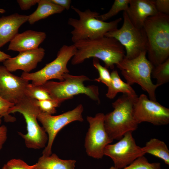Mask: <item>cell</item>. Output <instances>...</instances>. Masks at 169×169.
<instances>
[{"label": "cell", "instance_id": "32", "mask_svg": "<svg viewBox=\"0 0 169 169\" xmlns=\"http://www.w3.org/2000/svg\"><path fill=\"white\" fill-rule=\"evenodd\" d=\"M39 0H18L17 1L20 8L22 10H27L38 3Z\"/></svg>", "mask_w": 169, "mask_h": 169}, {"label": "cell", "instance_id": "4", "mask_svg": "<svg viewBox=\"0 0 169 169\" xmlns=\"http://www.w3.org/2000/svg\"><path fill=\"white\" fill-rule=\"evenodd\" d=\"M78 15L79 19H69L68 23L72 27L71 31V40L73 43L86 39H94L105 36L107 33L117 28L121 18L110 22L100 20L96 17L99 15L98 12L88 9L80 10L73 6H71Z\"/></svg>", "mask_w": 169, "mask_h": 169}, {"label": "cell", "instance_id": "20", "mask_svg": "<svg viewBox=\"0 0 169 169\" xmlns=\"http://www.w3.org/2000/svg\"><path fill=\"white\" fill-rule=\"evenodd\" d=\"M76 161L60 159L55 153L49 156L42 155L36 164L37 169H75Z\"/></svg>", "mask_w": 169, "mask_h": 169}, {"label": "cell", "instance_id": "37", "mask_svg": "<svg viewBox=\"0 0 169 169\" xmlns=\"http://www.w3.org/2000/svg\"><path fill=\"white\" fill-rule=\"evenodd\" d=\"M2 169H5V166L4 165V166H3V167Z\"/></svg>", "mask_w": 169, "mask_h": 169}, {"label": "cell", "instance_id": "25", "mask_svg": "<svg viewBox=\"0 0 169 169\" xmlns=\"http://www.w3.org/2000/svg\"><path fill=\"white\" fill-rule=\"evenodd\" d=\"M130 0H115L111 8L106 13L97 16V19L105 21L116 15L120 12H126L127 10Z\"/></svg>", "mask_w": 169, "mask_h": 169}, {"label": "cell", "instance_id": "6", "mask_svg": "<svg viewBox=\"0 0 169 169\" xmlns=\"http://www.w3.org/2000/svg\"><path fill=\"white\" fill-rule=\"evenodd\" d=\"M146 52L138 57L128 59L124 58L116 65L121 71L126 83L131 85L136 83L148 93L150 100L156 101V90L158 86L153 83L151 73L154 66L146 57Z\"/></svg>", "mask_w": 169, "mask_h": 169}, {"label": "cell", "instance_id": "22", "mask_svg": "<svg viewBox=\"0 0 169 169\" xmlns=\"http://www.w3.org/2000/svg\"><path fill=\"white\" fill-rule=\"evenodd\" d=\"M142 147L145 154L148 153L154 156L169 165V150L163 141L155 138H151Z\"/></svg>", "mask_w": 169, "mask_h": 169}, {"label": "cell", "instance_id": "21", "mask_svg": "<svg viewBox=\"0 0 169 169\" xmlns=\"http://www.w3.org/2000/svg\"><path fill=\"white\" fill-rule=\"evenodd\" d=\"M110 74L111 82L108 87L107 91L106 94L107 98L113 99L119 92L132 97L138 96L131 85L121 80L117 70H113Z\"/></svg>", "mask_w": 169, "mask_h": 169}, {"label": "cell", "instance_id": "28", "mask_svg": "<svg viewBox=\"0 0 169 169\" xmlns=\"http://www.w3.org/2000/svg\"><path fill=\"white\" fill-rule=\"evenodd\" d=\"M93 65L97 70L99 73V77L94 80L101 82L108 87L111 82L110 74L107 68L101 65L99 59L94 58L93 61Z\"/></svg>", "mask_w": 169, "mask_h": 169}, {"label": "cell", "instance_id": "11", "mask_svg": "<svg viewBox=\"0 0 169 169\" xmlns=\"http://www.w3.org/2000/svg\"><path fill=\"white\" fill-rule=\"evenodd\" d=\"M105 115L101 113L94 117L88 116L89 125L84 141V147L88 156L100 159L104 156L105 147L113 141L107 134L104 125Z\"/></svg>", "mask_w": 169, "mask_h": 169}, {"label": "cell", "instance_id": "29", "mask_svg": "<svg viewBox=\"0 0 169 169\" xmlns=\"http://www.w3.org/2000/svg\"><path fill=\"white\" fill-rule=\"evenodd\" d=\"M15 105L4 100L0 97V125L2 122L1 118L4 117L6 122H13L16 119L9 114L10 109Z\"/></svg>", "mask_w": 169, "mask_h": 169}, {"label": "cell", "instance_id": "19", "mask_svg": "<svg viewBox=\"0 0 169 169\" xmlns=\"http://www.w3.org/2000/svg\"><path fill=\"white\" fill-rule=\"evenodd\" d=\"M38 3V7L36 10L28 16V21L30 24L51 15L60 13L65 10L50 0H39Z\"/></svg>", "mask_w": 169, "mask_h": 169}, {"label": "cell", "instance_id": "34", "mask_svg": "<svg viewBox=\"0 0 169 169\" xmlns=\"http://www.w3.org/2000/svg\"><path fill=\"white\" fill-rule=\"evenodd\" d=\"M54 3L59 6L66 10L69 9L71 2L70 0H50Z\"/></svg>", "mask_w": 169, "mask_h": 169}, {"label": "cell", "instance_id": "24", "mask_svg": "<svg viewBox=\"0 0 169 169\" xmlns=\"http://www.w3.org/2000/svg\"><path fill=\"white\" fill-rule=\"evenodd\" d=\"M25 93L26 96L38 100L53 99L42 85L29 83L26 88Z\"/></svg>", "mask_w": 169, "mask_h": 169}, {"label": "cell", "instance_id": "12", "mask_svg": "<svg viewBox=\"0 0 169 169\" xmlns=\"http://www.w3.org/2000/svg\"><path fill=\"white\" fill-rule=\"evenodd\" d=\"M104 154L111 159L114 166L118 169L126 166L145 154L142 147L136 144L131 132L126 133L116 143L108 145Z\"/></svg>", "mask_w": 169, "mask_h": 169}, {"label": "cell", "instance_id": "18", "mask_svg": "<svg viewBox=\"0 0 169 169\" xmlns=\"http://www.w3.org/2000/svg\"><path fill=\"white\" fill-rule=\"evenodd\" d=\"M28 17L15 13L0 18V48L18 33L19 28L28 21Z\"/></svg>", "mask_w": 169, "mask_h": 169}, {"label": "cell", "instance_id": "36", "mask_svg": "<svg viewBox=\"0 0 169 169\" xmlns=\"http://www.w3.org/2000/svg\"><path fill=\"white\" fill-rule=\"evenodd\" d=\"M5 12V11L4 9L0 8V13H3Z\"/></svg>", "mask_w": 169, "mask_h": 169}, {"label": "cell", "instance_id": "31", "mask_svg": "<svg viewBox=\"0 0 169 169\" xmlns=\"http://www.w3.org/2000/svg\"><path fill=\"white\" fill-rule=\"evenodd\" d=\"M154 2L156 8L158 13L169 15V0H154Z\"/></svg>", "mask_w": 169, "mask_h": 169}, {"label": "cell", "instance_id": "15", "mask_svg": "<svg viewBox=\"0 0 169 169\" xmlns=\"http://www.w3.org/2000/svg\"><path fill=\"white\" fill-rule=\"evenodd\" d=\"M45 54L42 48L19 52L16 56L11 57L3 62V66L10 72L18 70L29 73L41 62Z\"/></svg>", "mask_w": 169, "mask_h": 169}, {"label": "cell", "instance_id": "2", "mask_svg": "<svg viewBox=\"0 0 169 169\" xmlns=\"http://www.w3.org/2000/svg\"><path fill=\"white\" fill-rule=\"evenodd\" d=\"M143 28L147 38L148 60L155 67L169 58V15L159 13L148 17Z\"/></svg>", "mask_w": 169, "mask_h": 169}, {"label": "cell", "instance_id": "9", "mask_svg": "<svg viewBox=\"0 0 169 169\" xmlns=\"http://www.w3.org/2000/svg\"><path fill=\"white\" fill-rule=\"evenodd\" d=\"M123 23L122 27L106 33L105 36L117 40L125 49V58L132 59L142 52H146L147 41L143 28L136 27L131 23L125 11L123 13Z\"/></svg>", "mask_w": 169, "mask_h": 169}, {"label": "cell", "instance_id": "13", "mask_svg": "<svg viewBox=\"0 0 169 169\" xmlns=\"http://www.w3.org/2000/svg\"><path fill=\"white\" fill-rule=\"evenodd\" d=\"M133 113L138 124L148 122L155 125H162L169 123V109L156 101L149 99L144 94L135 99Z\"/></svg>", "mask_w": 169, "mask_h": 169}, {"label": "cell", "instance_id": "7", "mask_svg": "<svg viewBox=\"0 0 169 169\" xmlns=\"http://www.w3.org/2000/svg\"><path fill=\"white\" fill-rule=\"evenodd\" d=\"M89 80L83 75L75 76L67 73L63 81H48L42 85L53 99L67 100L72 99L74 95L83 94L100 103L98 87L93 85L85 86L84 84V82Z\"/></svg>", "mask_w": 169, "mask_h": 169}, {"label": "cell", "instance_id": "1", "mask_svg": "<svg viewBox=\"0 0 169 169\" xmlns=\"http://www.w3.org/2000/svg\"><path fill=\"white\" fill-rule=\"evenodd\" d=\"M73 44L76 51L71 59L73 65L93 57L102 60L107 68L113 69L125 57L124 47L115 38L105 36L94 39L78 41Z\"/></svg>", "mask_w": 169, "mask_h": 169}, {"label": "cell", "instance_id": "35", "mask_svg": "<svg viewBox=\"0 0 169 169\" xmlns=\"http://www.w3.org/2000/svg\"><path fill=\"white\" fill-rule=\"evenodd\" d=\"M11 57L10 55L0 50V62H3Z\"/></svg>", "mask_w": 169, "mask_h": 169}, {"label": "cell", "instance_id": "17", "mask_svg": "<svg viewBox=\"0 0 169 169\" xmlns=\"http://www.w3.org/2000/svg\"><path fill=\"white\" fill-rule=\"evenodd\" d=\"M46 38L44 32L28 30L18 33L10 41L8 50L21 52L35 49Z\"/></svg>", "mask_w": 169, "mask_h": 169}, {"label": "cell", "instance_id": "16", "mask_svg": "<svg viewBox=\"0 0 169 169\" xmlns=\"http://www.w3.org/2000/svg\"><path fill=\"white\" fill-rule=\"evenodd\" d=\"M126 12L132 24L138 28H143L145 21L148 17L159 13L154 0H130Z\"/></svg>", "mask_w": 169, "mask_h": 169}, {"label": "cell", "instance_id": "30", "mask_svg": "<svg viewBox=\"0 0 169 169\" xmlns=\"http://www.w3.org/2000/svg\"><path fill=\"white\" fill-rule=\"evenodd\" d=\"M4 165L5 169H37L36 164L29 165L20 159H11Z\"/></svg>", "mask_w": 169, "mask_h": 169}, {"label": "cell", "instance_id": "26", "mask_svg": "<svg viewBox=\"0 0 169 169\" xmlns=\"http://www.w3.org/2000/svg\"><path fill=\"white\" fill-rule=\"evenodd\" d=\"M161 163L159 162L150 163L143 156L140 157L126 166L121 169L112 166L108 169H161Z\"/></svg>", "mask_w": 169, "mask_h": 169}, {"label": "cell", "instance_id": "14", "mask_svg": "<svg viewBox=\"0 0 169 169\" xmlns=\"http://www.w3.org/2000/svg\"><path fill=\"white\" fill-rule=\"evenodd\" d=\"M28 81L11 73L0 66V97L7 101L17 104L26 96L25 91Z\"/></svg>", "mask_w": 169, "mask_h": 169}, {"label": "cell", "instance_id": "10", "mask_svg": "<svg viewBox=\"0 0 169 169\" xmlns=\"http://www.w3.org/2000/svg\"><path fill=\"white\" fill-rule=\"evenodd\" d=\"M83 110V105L79 104L73 110L57 115L40 112L37 119L43 125L48 137V143L43 151V155L49 156L52 154L54 141L58 133L62 128L73 121L82 122L84 120L82 116Z\"/></svg>", "mask_w": 169, "mask_h": 169}, {"label": "cell", "instance_id": "3", "mask_svg": "<svg viewBox=\"0 0 169 169\" xmlns=\"http://www.w3.org/2000/svg\"><path fill=\"white\" fill-rule=\"evenodd\" d=\"M137 97L123 94L112 103L113 110L105 115V128L112 140H119L126 133L137 129L138 124L133 113L134 103Z\"/></svg>", "mask_w": 169, "mask_h": 169}, {"label": "cell", "instance_id": "38", "mask_svg": "<svg viewBox=\"0 0 169 169\" xmlns=\"http://www.w3.org/2000/svg\"></svg>", "mask_w": 169, "mask_h": 169}, {"label": "cell", "instance_id": "5", "mask_svg": "<svg viewBox=\"0 0 169 169\" xmlns=\"http://www.w3.org/2000/svg\"><path fill=\"white\" fill-rule=\"evenodd\" d=\"M40 112L35 103V99L26 96L9 110V114L19 112L23 116L27 124V132L19 135L24 140L29 148L40 149L45 148L48 137L43 127L38 123L37 116Z\"/></svg>", "mask_w": 169, "mask_h": 169}, {"label": "cell", "instance_id": "27", "mask_svg": "<svg viewBox=\"0 0 169 169\" xmlns=\"http://www.w3.org/2000/svg\"><path fill=\"white\" fill-rule=\"evenodd\" d=\"M66 100L59 99L38 100H35V103L41 112L52 115L56 113V108Z\"/></svg>", "mask_w": 169, "mask_h": 169}, {"label": "cell", "instance_id": "8", "mask_svg": "<svg viewBox=\"0 0 169 169\" xmlns=\"http://www.w3.org/2000/svg\"><path fill=\"white\" fill-rule=\"evenodd\" d=\"M76 51V48L74 44L64 45L60 48L56 58L53 61L35 72H23L21 77L28 81H32V84L36 85H42L49 80L53 79L63 81L64 75L69 72L67 67V64Z\"/></svg>", "mask_w": 169, "mask_h": 169}, {"label": "cell", "instance_id": "33", "mask_svg": "<svg viewBox=\"0 0 169 169\" xmlns=\"http://www.w3.org/2000/svg\"><path fill=\"white\" fill-rule=\"evenodd\" d=\"M7 129L5 125L0 126V150L7 139Z\"/></svg>", "mask_w": 169, "mask_h": 169}, {"label": "cell", "instance_id": "23", "mask_svg": "<svg viewBox=\"0 0 169 169\" xmlns=\"http://www.w3.org/2000/svg\"><path fill=\"white\" fill-rule=\"evenodd\" d=\"M151 76L156 79V84L158 87L169 81V58L154 67Z\"/></svg>", "mask_w": 169, "mask_h": 169}]
</instances>
